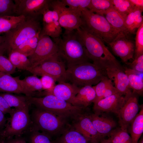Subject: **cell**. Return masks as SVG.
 Wrapping results in <instances>:
<instances>
[{
	"mask_svg": "<svg viewBox=\"0 0 143 143\" xmlns=\"http://www.w3.org/2000/svg\"><path fill=\"white\" fill-rule=\"evenodd\" d=\"M40 32L25 41L13 51H18L28 57L32 55L37 45Z\"/></svg>",
	"mask_w": 143,
	"mask_h": 143,
	"instance_id": "obj_30",
	"label": "cell"
},
{
	"mask_svg": "<svg viewBox=\"0 0 143 143\" xmlns=\"http://www.w3.org/2000/svg\"><path fill=\"white\" fill-rule=\"evenodd\" d=\"M21 81L24 88L32 96H34L36 91L40 92L43 90L41 79L36 75L26 77Z\"/></svg>",
	"mask_w": 143,
	"mask_h": 143,
	"instance_id": "obj_29",
	"label": "cell"
},
{
	"mask_svg": "<svg viewBox=\"0 0 143 143\" xmlns=\"http://www.w3.org/2000/svg\"><path fill=\"white\" fill-rule=\"evenodd\" d=\"M103 113H89L88 115L96 130L103 139L109 137L116 127L115 121Z\"/></svg>",
	"mask_w": 143,
	"mask_h": 143,
	"instance_id": "obj_19",
	"label": "cell"
},
{
	"mask_svg": "<svg viewBox=\"0 0 143 143\" xmlns=\"http://www.w3.org/2000/svg\"><path fill=\"white\" fill-rule=\"evenodd\" d=\"M14 0H0V17L15 15Z\"/></svg>",
	"mask_w": 143,
	"mask_h": 143,
	"instance_id": "obj_38",
	"label": "cell"
},
{
	"mask_svg": "<svg viewBox=\"0 0 143 143\" xmlns=\"http://www.w3.org/2000/svg\"><path fill=\"white\" fill-rule=\"evenodd\" d=\"M117 93L115 88L113 86L112 83H111L108 87L102 99L109 97Z\"/></svg>",
	"mask_w": 143,
	"mask_h": 143,
	"instance_id": "obj_47",
	"label": "cell"
},
{
	"mask_svg": "<svg viewBox=\"0 0 143 143\" xmlns=\"http://www.w3.org/2000/svg\"><path fill=\"white\" fill-rule=\"evenodd\" d=\"M117 133L120 139L123 143H132L130 136L127 132V131L120 128L116 129Z\"/></svg>",
	"mask_w": 143,
	"mask_h": 143,
	"instance_id": "obj_43",
	"label": "cell"
},
{
	"mask_svg": "<svg viewBox=\"0 0 143 143\" xmlns=\"http://www.w3.org/2000/svg\"><path fill=\"white\" fill-rule=\"evenodd\" d=\"M129 34L119 32L114 39L108 44L114 54L125 63L133 58L135 52V42L131 39Z\"/></svg>",
	"mask_w": 143,
	"mask_h": 143,
	"instance_id": "obj_13",
	"label": "cell"
},
{
	"mask_svg": "<svg viewBox=\"0 0 143 143\" xmlns=\"http://www.w3.org/2000/svg\"><path fill=\"white\" fill-rule=\"evenodd\" d=\"M81 26L90 34L107 44L111 42L119 32L114 29L105 17L85 8L82 11Z\"/></svg>",
	"mask_w": 143,
	"mask_h": 143,
	"instance_id": "obj_6",
	"label": "cell"
},
{
	"mask_svg": "<svg viewBox=\"0 0 143 143\" xmlns=\"http://www.w3.org/2000/svg\"><path fill=\"white\" fill-rule=\"evenodd\" d=\"M137 143H143V138L142 137L138 140Z\"/></svg>",
	"mask_w": 143,
	"mask_h": 143,
	"instance_id": "obj_54",
	"label": "cell"
},
{
	"mask_svg": "<svg viewBox=\"0 0 143 143\" xmlns=\"http://www.w3.org/2000/svg\"><path fill=\"white\" fill-rule=\"evenodd\" d=\"M53 141L54 143H91L72 125L69 124Z\"/></svg>",
	"mask_w": 143,
	"mask_h": 143,
	"instance_id": "obj_21",
	"label": "cell"
},
{
	"mask_svg": "<svg viewBox=\"0 0 143 143\" xmlns=\"http://www.w3.org/2000/svg\"><path fill=\"white\" fill-rule=\"evenodd\" d=\"M66 70L65 63L57 53L27 71L36 76H49L59 83L67 82Z\"/></svg>",
	"mask_w": 143,
	"mask_h": 143,
	"instance_id": "obj_9",
	"label": "cell"
},
{
	"mask_svg": "<svg viewBox=\"0 0 143 143\" xmlns=\"http://www.w3.org/2000/svg\"><path fill=\"white\" fill-rule=\"evenodd\" d=\"M0 94L11 108L14 107L15 108H18L30 105L28 100L27 96H20L7 93H0Z\"/></svg>",
	"mask_w": 143,
	"mask_h": 143,
	"instance_id": "obj_32",
	"label": "cell"
},
{
	"mask_svg": "<svg viewBox=\"0 0 143 143\" xmlns=\"http://www.w3.org/2000/svg\"><path fill=\"white\" fill-rule=\"evenodd\" d=\"M5 52L3 36L0 35V54H4Z\"/></svg>",
	"mask_w": 143,
	"mask_h": 143,
	"instance_id": "obj_51",
	"label": "cell"
},
{
	"mask_svg": "<svg viewBox=\"0 0 143 143\" xmlns=\"http://www.w3.org/2000/svg\"><path fill=\"white\" fill-rule=\"evenodd\" d=\"M91 143H100L103 139L93 126L88 115L85 113L72 121V125Z\"/></svg>",
	"mask_w": 143,
	"mask_h": 143,
	"instance_id": "obj_15",
	"label": "cell"
},
{
	"mask_svg": "<svg viewBox=\"0 0 143 143\" xmlns=\"http://www.w3.org/2000/svg\"><path fill=\"white\" fill-rule=\"evenodd\" d=\"M31 105L49 111L68 121H72L84 113L86 108L74 105L52 95L42 97L27 96Z\"/></svg>",
	"mask_w": 143,
	"mask_h": 143,
	"instance_id": "obj_3",
	"label": "cell"
},
{
	"mask_svg": "<svg viewBox=\"0 0 143 143\" xmlns=\"http://www.w3.org/2000/svg\"><path fill=\"white\" fill-rule=\"evenodd\" d=\"M57 51L56 44L50 37L46 35L40 36L35 50L32 55L28 57L31 64V67L36 66L57 53Z\"/></svg>",
	"mask_w": 143,
	"mask_h": 143,
	"instance_id": "obj_14",
	"label": "cell"
},
{
	"mask_svg": "<svg viewBox=\"0 0 143 143\" xmlns=\"http://www.w3.org/2000/svg\"><path fill=\"white\" fill-rule=\"evenodd\" d=\"M137 95L131 90L125 95L124 103L117 114L120 128L123 129L127 131L130 124L138 113L140 106Z\"/></svg>",
	"mask_w": 143,
	"mask_h": 143,
	"instance_id": "obj_11",
	"label": "cell"
},
{
	"mask_svg": "<svg viewBox=\"0 0 143 143\" xmlns=\"http://www.w3.org/2000/svg\"><path fill=\"white\" fill-rule=\"evenodd\" d=\"M26 133L28 136L27 138H25L29 143H54L48 135L31 127Z\"/></svg>",
	"mask_w": 143,
	"mask_h": 143,
	"instance_id": "obj_34",
	"label": "cell"
},
{
	"mask_svg": "<svg viewBox=\"0 0 143 143\" xmlns=\"http://www.w3.org/2000/svg\"><path fill=\"white\" fill-rule=\"evenodd\" d=\"M52 13L53 21L59 22V15L58 12L56 10L53 8Z\"/></svg>",
	"mask_w": 143,
	"mask_h": 143,
	"instance_id": "obj_52",
	"label": "cell"
},
{
	"mask_svg": "<svg viewBox=\"0 0 143 143\" xmlns=\"http://www.w3.org/2000/svg\"><path fill=\"white\" fill-rule=\"evenodd\" d=\"M30 105L13 109L4 128L0 133V137L3 140L22 136L28 131L31 124Z\"/></svg>",
	"mask_w": 143,
	"mask_h": 143,
	"instance_id": "obj_8",
	"label": "cell"
},
{
	"mask_svg": "<svg viewBox=\"0 0 143 143\" xmlns=\"http://www.w3.org/2000/svg\"><path fill=\"white\" fill-rule=\"evenodd\" d=\"M49 7L57 10L59 15V24L65 30H75L82 25L81 12L67 7L61 0H51Z\"/></svg>",
	"mask_w": 143,
	"mask_h": 143,
	"instance_id": "obj_10",
	"label": "cell"
},
{
	"mask_svg": "<svg viewBox=\"0 0 143 143\" xmlns=\"http://www.w3.org/2000/svg\"><path fill=\"white\" fill-rule=\"evenodd\" d=\"M124 72L127 75L131 89L138 95L142 96L143 93V73L124 68Z\"/></svg>",
	"mask_w": 143,
	"mask_h": 143,
	"instance_id": "obj_24",
	"label": "cell"
},
{
	"mask_svg": "<svg viewBox=\"0 0 143 143\" xmlns=\"http://www.w3.org/2000/svg\"><path fill=\"white\" fill-rule=\"evenodd\" d=\"M8 54V59L16 68L27 70L31 67V64L28 57L18 51H13Z\"/></svg>",
	"mask_w": 143,
	"mask_h": 143,
	"instance_id": "obj_28",
	"label": "cell"
},
{
	"mask_svg": "<svg viewBox=\"0 0 143 143\" xmlns=\"http://www.w3.org/2000/svg\"><path fill=\"white\" fill-rule=\"evenodd\" d=\"M7 120L5 114L0 110V133L5 128Z\"/></svg>",
	"mask_w": 143,
	"mask_h": 143,
	"instance_id": "obj_49",
	"label": "cell"
},
{
	"mask_svg": "<svg viewBox=\"0 0 143 143\" xmlns=\"http://www.w3.org/2000/svg\"><path fill=\"white\" fill-rule=\"evenodd\" d=\"M76 30L93 64L104 70L107 68H116L124 70L101 39L89 33L81 27Z\"/></svg>",
	"mask_w": 143,
	"mask_h": 143,
	"instance_id": "obj_2",
	"label": "cell"
},
{
	"mask_svg": "<svg viewBox=\"0 0 143 143\" xmlns=\"http://www.w3.org/2000/svg\"><path fill=\"white\" fill-rule=\"evenodd\" d=\"M96 97V92L92 86H86L80 87L72 104L86 108L93 102Z\"/></svg>",
	"mask_w": 143,
	"mask_h": 143,
	"instance_id": "obj_22",
	"label": "cell"
},
{
	"mask_svg": "<svg viewBox=\"0 0 143 143\" xmlns=\"http://www.w3.org/2000/svg\"><path fill=\"white\" fill-rule=\"evenodd\" d=\"M113 7L111 0H91L88 9L95 13L104 16L108 10Z\"/></svg>",
	"mask_w": 143,
	"mask_h": 143,
	"instance_id": "obj_31",
	"label": "cell"
},
{
	"mask_svg": "<svg viewBox=\"0 0 143 143\" xmlns=\"http://www.w3.org/2000/svg\"><path fill=\"white\" fill-rule=\"evenodd\" d=\"M16 69L8 58L0 54V72L11 75L15 72Z\"/></svg>",
	"mask_w": 143,
	"mask_h": 143,
	"instance_id": "obj_40",
	"label": "cell"
},
{
	"mask_svg": "<svg viewBox=\"0 0 143 143\" xmlns=\"http://www.w3.org/2000/svg\"><path fill=\"white\" fill-rule=\"evenodd\" d=\"M80 87L65 82L59 83L51 88L40 92L44 96L52 95L61 98L72 104Z\"/></svg>",
	"mask_w": 143,
	"mask_h": 143,
	"instance_id": "obj_17",
	"label": "cell"
},
{
	"mask_svg": "<svg viewBox=\"0 0 143 143\" xmlns=\"http://www.w3.org/2000/svg\"><path fill=\"white\" fill-rule=\"evenodd\" d=\"M30 117L31 127L47 135L52 139L60 136L69 125L66 120L37 107L32 110Z\"/></svg>",
	"mask_w": 143,
	"mask_h": 143,
	"instance_id": "obj_5",
	"label": "cell"
},
{
	"mask_svg": "<svg viewBox=\"0 0 143 143\" xmlns=\"http://www.w3.org/2000/svg\"><path fill=\"white\" fill-rule=\"evenodd\" d=\"M105 72L107 77L114 83L118 92L125 95L131 90L128 77L124 70L116 68H107Z\"/></svg>",
	"mask_w": 143,
	"mask_h": 143,
	"instance_id": "obj_20",
	"label": "cell"
},
{
	"mask_svg": "<svg viewBox=\"0 0 143 143\" xmlns=\"http://www.w3.org/2000/svg\"><path fill=\"white\" fill-rule=\"evenodd\" d=\"M108 137L112 143H123L119 136L116 129L112 131Z\"/></svg>",
	"mask_w": 143,
	"mask_h": 143,
	"instance_id": "obj_46",
	"label": "cell"
},
{
	"mask_svg": "<svg viewBox=\"0 0 143 143\" xmlns=\"http://www.w3.org/2000/svg\"><path fill=\"white\" fill-rule=\"evenodd\" d=\"M23 94L32 96L23 87L19 77H14L11 74L0 72V92Z\"/></svg>",
	"mask_w": 143,
	"mask_h": 143,
	"instance_id": "obj_18",
	"label": "cell"
},
{
	"mask_svg": "<svg viewBox=\"0 0 143 143\" xmlns=\"http://www.w3.org/2000/svg\"><path fill=\"white\" fill-rule=\"evenodd\" d=\"M134 6L143 8V0H129Z\"/></svg>",
	"mask_w": 143,
	"mask_h": 143,
	"instance_id": "obj_50",
	"label": "cell"
},
{
	"mask_svg": "<svg viewBox=\"0 0 143 143\" xmlns=\"http://www.w3.org/2000/svg\"><path fill=\"white\" fill-rule=\"evenodd\" d=\"M12 109L9 106L6 100L0 94V110L5 115L7 113L10 114L12 111Z\"/></svg>",
	"mask_w": 143,
	"mask_h": 143,
	"instance_id": "obj_44",
	"label": "cell"
},
{
	"mask_svg": "<svg viewBox=\"0 0 143 143\" xmlns=\"http://www.w3.org/2000/svg\"><path fill=\"white\" fill-rule=\"evenodd\" d=\"M3 143H27L26 141L22 136L14 137L4 141Z\"/></svg>",
	"mask_w": 143,
	"mask_h": 143,
	"instance_id": "obj_48",
	"label": "cell"
},
{
	"mask_svg": "<svg viewBox=\"0 0 143 143\" xmlns=\"http://www.w3.org/2000/svg\"><path fill=\"white\" fill-rule=\"evenodd\" d=\"M104 16L115 30L119 32H123L129 34L125 28L124 19L115 9L114 6L108 10Z\"/></svg>",
	"mask_w": 143,
	"mask_h": 143,
	"instance_id": "obj_26",
	"label": "cell"
},
{
	"mask_svg": "<svg viewBox=\"0 0 143 143\" xmlns=\"http://www.w3.org/2000/svg\"><path fill=\"white\" fill-rule=\"evenodd\" d=\"M124 97L117 93L93 104L94 113L112 112L118 114L124 102Z\"/></svg>",
	"mask_w": 143,
	"mask_h": 143,
	"instance_id": "obj_16",
	"label": "cell"
},
{
	"mask_svg": "<svg viewBox=\"0 0 143 143\" xmlns=\"http://www.w3.org/2000/svg\"><path fill=\"white\" fill-rule=\"evenodd\" d=\"M53 39L57 47L58 55L67 67L90 62L86 50L76 30H65L61 37Z\"/></svg>",
	"mask_w": 143,
	"mask_h": 143,
	"instance_id": "obj_1",
	"label": "cell"
},
{
	"mask_svg": "<svg viewBox=\"0 0 143 143\" xmlns=\"http://www.w3.org/2000/svg\"><path fill=\"white\" fill-rule=\"evenodd\" d=\"M100 143H112L110 139L108 138V139L104 138L100 142Z\"/></svg>",
	"mask_w": 143,
	"mask_h": 143,
	"instance_id": "obj_53",
	"label": "cell"
},
{
	"mask_svg": "<svg viewBox=\"0 0 143 143\" xmlns=\"http://www.w3.org/2000/svg\"><path fill=\"white\" fill-rule=\"evenodd\" d=\"M42 15L43 24H48L53 22L52 11L49 8L44 12Z\"/></svg>",
	"mask_w": 143,
	"mask_h": 143,
	"instance_id": "obj_45",
	"label": "cell"
},
{
	"mask_svg": "<svg viewBox=\"0 0 143 143\" xmlns=\"http://www.w3.org/2000/svg\"><path fill=\"white\" fill-rule=\"evenodd\" d=\"M61 2L66 6L72 9L81 12L83 9L87 8L91 0H62Z\"/></svg>",
	"mask_w": 143,
	"mask_h": 143,
	"instance_id": "obj_37",
	"label": "cell"
},
{
	"mask_svg": "<svg viewBox=\"0 0 143 143\" xmlns=\"http://www.w3.org/2000/svg\"><path fill=\"white\" fill-rule=\"evenodd\" d=\"M26 18L23 15L7 16L0 17V34L10 31Z\"/></svg>",
	"mask_w": 143,
	"mask_h": 143,
	"instance_id": "obj_27",
	"label": "cell"
},
{
	"mask_svg": "<svg viewBox=\"0 0 143 143\" xmlns=\"http://www.w3.org/2000/svg\"><path fill=\"white\" fill-rule=\"evenodd\" d=\"M135 58L143 54V23L137 29L135 41Z\"/></svg>",
	"mask_w": 143,
	"mask_h": 143,
	"instance_id": "obj_39",
	"label": "cell"
},
{
	"mask_svg": "<svg viewBox=\"0 0 143 143\" xmlns=\"http://www.w3.org/2000/svg\"><path fill=\"white\" fill-rule=\"evenodd\" d=\"M41 29L39 18L26 17L3 36L5 52L8 53L25 41L34 36Z\"/></svg>",
	"mask_w": 143,
	"mask_h": 143,
	"instance_id": "obj_7",
	"label": "cell"
},
{
	"mask_svg": "<svg viewBox=\"0 0 143 143\" xmlns=\"http://www.w3.org/2000/svg\"><path fill=\"white\" fill-rule=\"evenodd\" d=\"M4 141L0 137V143H3Z\"/></svg>",
	"mask_w": 143,
	"mask_h": 143,
	"instance_id": "obj_55",
	"label": "cell"
},
{
	"mask_svg": "<svg viewBox=\"0 0 143 143\" xmlns=\"http://www.w3.org/2000/svg\"><path fill=\"white\" fill-rule=\"evenodd\" d=\"M15 16L26 17L39 18L44 12L49 8L51 0H14Z\"/></svg>",
	"mask_w": 143,
	"mask_h": 143,
	"instance_id": "obj_12",
	"label": "cell"
},
{
	"mask_svg": "<svg viewBox=\"0 0 143 143\" xmlns=\"http://www.w3.org/2000/svg\"><path fill=\"white\" fill-rule=\"evenodd\" d=\"M62 33V28L59 22L53 21L48 24H43L40 36L46 35L54 39L60 37Z\"/></svg>",
	"mask_w": 143,
	"mask_h": 143,
	"instance_id": "obj_33",
	"label": "cell"
},
{
	"mask_svg": "<svg viewBox=\"0 0 143 143\" xmlns=\"http://www.w3.org/2000/svg\"><path fill=\"white\" fill-rule=\"evenodd\" d=\"M129 68L136 71L143 73V54L135 58L131 63H126Z\"/></svg>",
	"mask_w": 143,
	"mask_h": 143,
	"instance_id": "obj_41",
	"label": "cell"
},
{
	"mask_svg": "<svg viewBox=\"0 0 143 143\" xmlns=\"http://www.w3.org/2000/svg\"><path fill=\"white\" fill-rule=\"evenodd\" d=\"M114 7L124 19L134 6L129 0H111Z\"/></svg>",
	"mask_w": 143,
	"mask_h": 143,
	"instance_id": "obj_35",
	"label": "cell"
},
{
	"mask_svg": "<svg viewBox=\"0 0 143 143\" xmlns=\"http://www.w3.org/2000/svg\"><path fill=\"white\" fill-rule=\"evenodd\" d=\"M111 83L112 82L106 76L95 86H93L96 94V97L93 104L102 99L108 87Z\"/></svg>",
	"mask_w": 143,
	"mask_h": 143,
	"instance_id": "obj_36",
	"label": "cell"
},
{
	"mask_svg": "<svg viewBox=\"0 0 143 143\" xmlns=\"http://www.w3.org/2000/svg\"><path fill=\"white\" fill-rule=\"evenodd\" d=\"M67 81L79 87L97 84L106 77L105 70L99 68L90 62L67 67Z\"/></svg>",
	"mask_w": 143,
	"mask_h": 143,
	"instance_id": "obj_4",
	"label": "cell"
},
{
	"mask_svg": "<svg viewBox=\"0 0 143 143\" xmlns=\"http://www.w3.org/2000/svg\"><path fill=\"white\" fill-rule=\"evenodd\" d=\"M130 125V133L132 143H137L143 132V106Z\"/></svg>",
	"mask_w": 143,
	"mask_h": 143,
	"instance_id": "obj_25",
	"label": "cell"
},
{
	"mask_svg": "<svg viewBox=\"0 0 143 143\" xmlns=\"http://www.w3.org/2000/svg\"><path fill=\"white\" fill-rule=\"evenodd\" d=\"M41 82L43 90L49 89L55 85L56 82L52 77L47 75H43L40 79Z\"/></svg>",
	"mask_w": 143,
	"mask_h": 143,
	"instance_id": "obj_42",
	"label": "cell"
},
{
	"mask_svg": "<svg viewBox=\"0 0 143 143\" xmlns=\"http://www.w3.org/2000/svg\"><path fill=\"white\" fill-rule=\"evenodd\" d=\"M143 8L135 6L125 18V26L129 34H135L136 29L143 23Z\"/></svg>",
	"mask_w": 143,
	"mask_h": 143,
	"instance_id": "obj_23",
	"label": "cell"
}]
</instances>
